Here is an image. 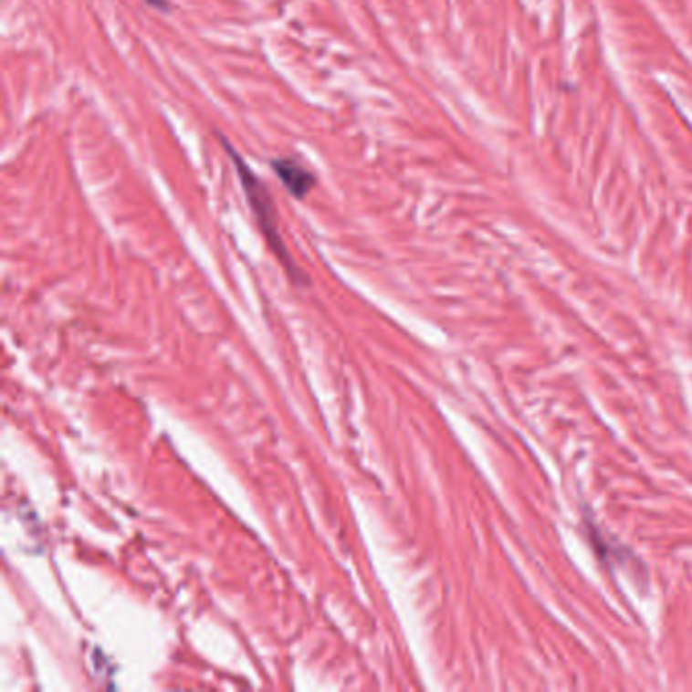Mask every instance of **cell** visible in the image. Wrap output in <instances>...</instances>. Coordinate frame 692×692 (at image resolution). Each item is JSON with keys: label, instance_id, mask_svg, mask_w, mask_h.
Instances as JSON below:
<instances>
[{"label": "cell", "instance_id": "cell-1", "mask_svg": "<svg viewBox=\"0 0 692 692\" xmlns=\"http://www.w3.org/2000/svg\"><path fill=\"white\" fill-rule=\"evenodd\" d=\"M222 144H224L225 154L234 163L236 173H238V179H240V185L244 189L246 202H248L254 217H257L264 240H267V244L270 246V250L275 252V257L280 260L282 267L290 272V277L297 278L299 272H297L293 258H290V254L287 250L285 240H282V236H280L275 199H272L268 185L264 183L257 173L250 169L248 163H246L242 154L234 149V144L230 141L222 139Z\"/></svg>", "mask_w": 692, "mask_h": 692}, {"label": "cell", "instance_id": "cell-2", "mask_svg": "<svg viewBox=\"0 0 692 692\" xmlns=\"http://www.w3.org/2000/svg\"><path fill=\"white\" fill-rule=\"evenodd\" d=\"M272 171L277 173L280 183L285 185L290 195L297 199H305L317 185V177L311 169L300 165L297 159L280 157L270 161Z\"/></svg>", "mask_w": 692, "mask_h": 692}]
</instances>
